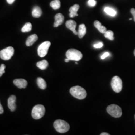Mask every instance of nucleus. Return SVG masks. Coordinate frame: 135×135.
I'll list each match as a JSON object with an SVG mask.
<instances>
[{
  "instance_id": "412c9836",
  "label": "nucleus",
  "mask_w": 135,
  "mask_h": 135,
  "mask_svg": "<svg viewBox=\"0 0 135 135\" xmlns=\"http://www.w3.org/2000/svg\"><path fill=\"white\" fill-rule=\"evenodd\" d=\"M50 6L54 10H58L61 7V2L60 0H54L50 3Z\"/></svg>"
},
{
  "instance_id": "393cba45",
  "label": "nucleus",
  "mask_w": 135,
  "mask_h": 135,
  "mask_svg": "<svg viewBox=\"0 0 135 135\" xmlns=\"http://www.w3.org/2000/svg\"><path fill=\"white\" fill-rule=\"evenodd\" d=\"M5 68H6V66H5V65L2 64L1 66V67H0V77L3 75V74L4 73H5Z\"/></svg>"
},
{
  "instance_id": "bb28decb",
  "label": "nucleus",
  "mask_w": 135,
  "mask_h": 135,
  "mask_svg": "<svg viewBox=\"0 0 135 135\" xmlns=\"http://www.w3.org/2000/svg\"><path fill=\"white\" fill-rule=\"evenodd\" d=\"M110 54L109 53L105 52V53H104L101 56V59L103 60V59H105V58H107L108 57L110 56Z\"/></svg>"
},
{
  "instance_id": "39448f33",
  "label": "nucleus",
  "mask_w": 135,
  "mask_h": 135,
  "mask_svg": "<svg viewBox=\"0 0 135 135\" xmlns=\"http://www.w3.org/2000/svg\"><path fill=\"white\" fill-rule=\"evenodd\" d=\"M107 111L109 114L114 118H120L122 115L121 108L115 104H112L107 108Z\"/></svg>"
},
{
  "instance_id": "9b49d317",
  "label": "nucleus",
  "mask_w": 135,
  "mask_h": 135,
  "mask_svg": "<svg viewBox=\"0 0 135 135\" xmlns=\"http://www.w3.org/2000/svg\"><path fill=\"white\" fill-rule=\"evenodd\" d=\"M16 97L14 95H12L9 98L8 100V106L10 110L12 112H14L16 110Z\"/></svg>"
},
{
  "instance_id": "ddd939ff",
  "label": "nucleus",
  "mask_w": 135,
  "mask_h": 135,
  "mask_svg": "<svg viewBox=\"0 0 135 135\" xmlns=\"http://www.w3.org/2000/svg\"><path fill=\"white\" fill-rule=\"evenodd\" d=\"M80 8V6L78 4H75L72 6L69 9V16L70 18H74L75 16H78V11Z\"/></svg>"
},
{
  "instance_id": "c85d7f7f",
  "label": "nucleus",
  "mask_w": 135,
  "mask_h": 135,
  "mask_svg": "<svg viewBox=\"0 0 135 135\" xmlns=\"http://www.w3.org/2000/svg\"><path fill=\"white\" fill-rule=\"evenodd\" d=\"M4 113V109L0 103V114H2Z\"/></svg>"
},
{
  "instance_id": "5701e85b",
  "label": "nucleus",
  "mask_w": 135,
  "mask_h": 135,
  "mask_svg": "<svg viewBox=\"0 0 135 135\" xmlns=\"http://www.w3.org/2000/svg\"><path fill=\"white\" fill-rule=\"evenodd\" d=\"M104 36L107 39H109L111 41H113L114 40V33L113 31L111 30L107 31L104 34Z\"/></svg>"
},
{
  "instance_id": "f8f14e48",
  "label": "nucleus",
  "mask_w": 135,
  "mask_h": 135,
  "mask_svg": "<svg viewBox=\"0 0 135 135\" xmlns=\"http://www.w3.org/2000/svg\"><path fill=\"white\" fill-rule=\"evenodd\" d=\"M64 17L61 13H58L56 15L55 17V22L54 23V27H58V26L61 25L64 22Z\"/></svg>"
},
{
  "instance_id": "aec40b11",
  "label": "nucleus",
  "mask_w": 135,
  "mask_h": 135,
  "mask_svg": "<svg viewBox=\"0 0 135 135\" xmlns=\"http://www.w3.org/2000/svg\"><path fill=\"white\" fill-rule=\"evenodd\" d=\"M104 12L106 13L107 14L112 16V17H115L117 14V12L116 10L111 8L110 7H107L104 9Z\"/></svg>"
},
{
  "instance_id": "a878e982",
  "label": "nucleus",
  "mask_w": 135,
  "mask_h": 135,
  "mask_svg": "<svg viewBox=\"0 0 135 135\" xmlns=\"http://www.w3.org/2000/svg\"><path fill=\"white\" fill-rule=\"evenodd\" d=\"M93 46L95 48H101L103 46V44L102 42H99L98 43L94 44Z\"/></svg>"
},
{
  "instance_id": "c756f323",
  "label": "nucleus",
  "mask_w": 135,
  "mask_h": 135,
  "mask_svg": "<svg viewBox=\"0 0 135 135\" xmlns=\"http://www.w3.org/2000/svg\"><path fill=\"white\" fill-rule=\"evenodd\" d=\"M15 0H7V2L9 4H12Z\"/></svg>"
},
{
  "instance_id": "f704fd0d",
  "label": "nucleus",
  "mask_w": 135,
  "mask_h": 135,
  "mask_svg": "<svg viewBox=\"0 0 135 135\" xmlns=\"http://www.w3.org/2000/svg\"></svg>"
},
{
  "instance_id": "6e6552de",
  "label": "nucleus",
  "mask_w": 135,
  "mask_h": 135,
  "mask_svg": "<svg viewBox=\"0 0 135 135\" xmlns=\"http://www.w3.org/2000/svg\"><path fill=\"white\" fill-rule=\"evenodd\" d=\"M50 46L51 42L49 41H45L39 46L38 49V54L40 57L43 58L46 56Z\"/></svg>"
},
{
  "instance_id": "f03ea898",
  "label": "nucleus",
  "mask_w": 135,
  "mask_h": 135,
  "mask_svg": "<svg viewBox=\"0 0 135 135\" xmlns=\"http://www.w3.org/2000/svg\"><path fill=\"white\" fill-rule=\"evenodd\" d=\"M54 127L60 133H65L70 129V125L66 121L57 120L54 123Z\"/></svg>"
},
{
  "instance_id": "473e14b6",
  "label": "nucleus",
  "mask_w": 135,
  "mask_h": 135,
  "mask_svg": "<svg viewBox=\"0 0 135 135\" xmlns=\"http://www.w3.org/2000/svg\"><path fill=\"white\" fill-rule=\"evenodd\" d=\"M134 55H135V51H134Z\"/></svg>"
},
{
  "instance_id": "f3484780",
  "label": "nucleus",
  "mask_w": 135,
  "mask_h": 135,
  "mask_svg": "<svg viewBox=\"0 0 135 135\" xmlns=\"http://www.w3.org/2000/svg\"><path fill=\"white\" fill-rule=\"evenodd\" d=\"M32 16L34 18H38L41 17L42 14V11L41 8L38 6L34 7L33 9L32 10Z\"/></svg>"
},
{
  "instance_id": "423d86ee",
  "label": "nucleus",
  "mask_w": 135,
  "mask_h": 135,
  "mask_svg": "<svg viewBox=\"0 0 135 135\" xmlns=\"http://www.w3.org/2000/svg\"><path fill=\"white\" fill-rule=\"evenodd\" d=\"M111 86L114 92H121L123 88V83L121 78L118 76H115L113 78L111 82Z\"/></svg>"
},
{
  "instance_id": "4be33fe9",
  "label": "nucleus",
  "mask_w": 135,
  "mask_h": 135,
  "mask_svg": "<svg viewBox=\"0 0 135 135\" xmlns=\"http://www.w3.org/2000/svg\"><path fill=\"white\" fill-rule=\"evenodd\" d=\"M32 25L31 24V23L28 22L25 24L24 27L22 28L21 31L23 33L29 32L32 30Z\"/></svg>"
},
{
  "instance_id": "9d476101",
  "label": "nucleus",
  "mask_w": 135,
  "mask_h": 135,
  "mask_svg": "<svg viewBox=\"0 0 135 135\" xmlns=\"http://www.w3.org/2000/svg\"><path fill=\"white\" fill-rule=\"evenodd\" d=\"M14 84L20 89H25L28 85L27 81L23 79H15L13 81Z\"/></svg>"
},
{
  "instance_id": "72a5a7b5",
  "label": "nucleus",
  "mask_w": 135,
  "mask_h": 135,
  "mask_svg": "<svg viewBox=\"0 0 135 135\" xmlns=\"http://www.w3.org/2000/svg\"><path fill=\"white\" fill-rule=\"evenodd\" d=\"M132 19V18H130V20H131Z\"/></svg>"
},
{
  "instance_id": "7ed1b4c3",
  "label": "nucleus",
  "mask_w": 135,
  "mask_h": 135,
  "mask_svg": "<svg viewBox=\"0 0 135 135\" xmlns=\"http://www.w3.org/2000/svg\"><path fill=\"white\" fill-rule=\"evenodd\" d=\"M66 56L67 58L70 60L75 61H80L83 57L82 53L75 49H70L68 50L66 54Z\"/></svg>"
},
{
  "instance_id": "4468645a",
  "label": "nucleus",
  "mask_w": 135,
  "mask_h": 135,
  "mask_svg": "<svg viewBox=\"0 0 135 135\" xmlns=\"http://www.w3.org/2000/svg\"><path fill=\"white\" fill-rule=\"evenodd\" d=\"M38 39V37L36 34H33L29 36V38L27 40L26 45L27 46H31L36 42Z\"/></svg>"
},
{
  "instance_id": "1a4fd4ad",
  "label": "nucleus",
  "mask_w": 135,
  "mask_h": 135,
  "mask_svg": "<svg viewBox=\"0 0 135 135\" xmlns=\"http://www.w3.org/2000/svg\"><path fill=\"white\" fill-rule=\"evenodd\" d=\"M66 26L68 29L71 30L75 35H78V32L76 30L77 27V23L72 20H69L66 23Z\"/></svg>"
},
{
  "instance_id": "dca6fc26",
  "label": "nucleus",
  "mask_w": 135,
  "mask_h": 135,
  "mask_svg": "<svg viewBox=\"0 0 135 135\" xmlns=\"http://www.w3.org/2000/svg\"><path fill=\"white\" fill-rule=\"evenodd\" d=\"M94 24L95 27L98 30V31L101 33L102 34H105V33L107 31L106 28L105 26H102L101 22L98 20H96L94 22Z\"/></svg>"
},
{
  "instance_id": "a211bd4d",
  "label": "nucleus",
  "mask_w": 135,
  "mask_h": 135,
  "mask_svg": "<svg viewBox=\"0 0 135 135\" xmlns=\"http://www.w3.org/2000/svg\"><path fill=\"white\" fill-rule=\"evenodd\" d=\"M37 83L41 89L45 90L47 88V84L43 78L41 77L38 78L37 80Z\"/></svg>"
},
{
  "instance_id": "0eeeda50",
  "label": "nucleus",
  "mask_w": 135,
  "mask_h": 135,
  "mask_svg": "<svg viewBox=\"0 0 135 135\" xmlns=\"http://www.w3.org/2000/svg\"><path fill=\"white\" fill-rule=\"evenodd\" d=\"M14 54V49L12 47H8L0 51V58L8 61L11 59Z\"/></svg>"
},
{
  "instance_id": "f257e3e1",
  "label": "nucleus",
  "mask_w": 135,
  "mask_h": 135,
  "mask_svg": "<svg viewBox=\"0 0 135 135\" xmlns=\"http://www.w3.org/2000/svg\"><path fill=\"white\" fill-rule=\"evenodd\" d=\"M70 92L73 96L80 100L84 99L87 97L86 91L79 86L72 87L70 90Z\"/></svg>"
},
{
  "instance_id": "20e7f679",
  "label": "nucleus",
  "mask_w": 135,
  "mask_h": 135,
  "mask_svg": "<svg viewBox=\"0 0 135 135\" xmlns=\"http://www.w3.org/2000/svg\"><path fill=\"white\" fill-rule=\"evenodd\" d=\"M45 113V108L42 105H37L34 107L32 111V116L36 120L42 118Z\"/></svg>"
},
{
  "instance_id": "2f4dec72",
  "label": "nucleus",
  "mask_w": 135,
  "mask_h": 135,
  "mask_svg": "<svg viewBox=\"0 0 135 135\" xmlns=\"http://www.w3.org/2000/svg\"><path fill=\"white\" fill-rule=\"evenodd\" d=\"M69 61H70V60L69 59H66L65 60V62H66V63H68V62H69Z\"/></svg>"
},
{
  "instance_id": "7c9ffc66",
  "label": "nucleus",
  "mask_w": 135,
  "mask_h": 135,
  "mask_svg": "<svg viewBox=\"0 0 135 135\" xmlns=\"http://www.w3.org/2000/svg\"><path fill=\"white\" fill-rule=\"evenodd\" d=\"M101 135H110V134L107 133H102L101 134Z\"/></svg>"
},
{
  "instance_id": "cd10ccee",
  "label": "nucleus",
  "mask_w": 135,
  "mask_h": 135,
  "mask_svg": "<svg viewBox=\"0 0 135 135\" xmlns=\"http://www.w3.org/2000/svg\"><path fill=\"white\" fill-rule=\"evenodd\" d=\"M131 14H132V15L133 16V17H134V19L135 22V9L134 8H132L131 10Z\"/></svg>"
},
{
  "instance_id": "2eb2a0df",
  "label": "nucleus",
  "mask_w": 135,
  "mask_h": 135,
  "mask_svg": "<svg viewBox=\"0 0 135 135\" xmlns=\"http://www.w3.org/2000/svg\"><path fill=\"white\" fill-rule=\"evenodd\" d=\"M87 32V30H86V27L85 24L80 25L79 27V29L78 31V35L79 36V38L80 39H82L83 38V37L86 35Z\"/></svg>"
},
{
  "instance_id": "6ab92c4d",
  "label": "nucleus",
  "mask_w": 135,
  "mask_h": 135,
  "mask_svg": "<svg viewBox=\"0 0 135 135\" xmlns=\"http://www.w3.org/2000/svg\"><path fill=\"white\" fill-rule=\"evenodd\" d=\"M37 66L41 70H45L48 66V62L45 60H42L37 63Z\"/></svg>"
},
{
  "instance_id": "b1692460",
  "label": "nucleus",
  "mask_w": 135,
  "mask_h": 135,
  "mask_svg": "<svg viewBox=\"0 0 135 135\" xmlns=\"http://www.w3.org/2000/svg\"><path fill=\"white\" fill-rule=\"evenodd\" d=\"M88 4L90 7H93L96 5L97 2L96 0H89L88 2Z\"/></svg>"
}]
</instances>
